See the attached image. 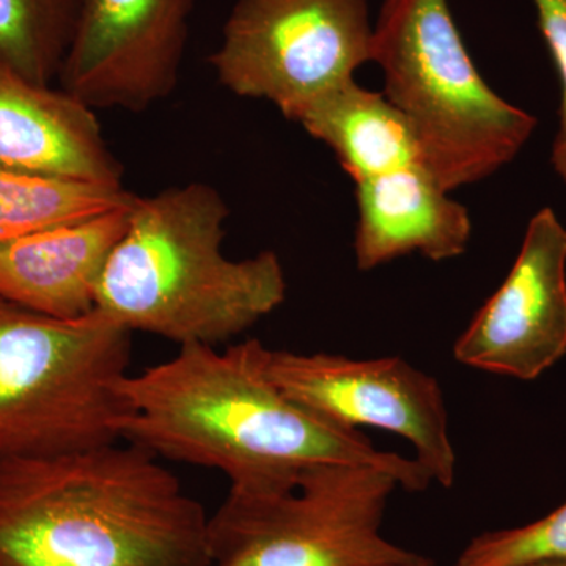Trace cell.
I'll list each match as a JSON object with an SVG mask.
<instances>
[{"label":"cell","instance_id":"9a60e30c","mask_svg":"<svg viewBox=\"0 0 566 566\" xmlns=\"http://www.w3.org/2000/svg\"><path fill=\"white\" fill-rule=\"evenodd\" d=\"M134 199L125 186L0 170V244L117 210Z\"/></svg>","mask_w":566,"mask_h":566},{"label":"cell","instance_id":"d6986e66","mask_svg":"<svg viewBox=\"0 0 566 566\" xmlns=\"http://www.w3.org/2000/svg\"><path fill=\"white\" fill-rule=\"evenodd\" d=\"M371 566H434V562L431 558L415 553L411 557L405 558V560L387 562V564Z\"/></svg>","mask_w":566,"mask_h":566},{"label":"cell","instance_id":"30bf717a","mask_svg":"<svg viewBox=\"0 0 566 566\" xmlns=\"http://www.w3.org/2000/svg\"><path fill=\"white\" fill-rule=\"evenodd\" d=\"M566 354V227L551 208L528 222L497 292L453 345L457 363L534 381Z\"/></svg>","mask_w":566,"mask_h":566},{"label":"cell","instance_id":"6da1fadb","mask_svg":"<svg viewBox=\"0 0 566 566\" xmlns=\"http://www.w3.org/2000/svg\"><path fill=\"white\" fill-rule=\"evenodd\" d=\"M268 346L248 338L223 346L185 345L170 359L122 382V441L159 460L221 472L229 491L282 490L322 464L386 469L408 493H423L430 474L376 449L360 430L324 422L294 403L266 370Z\"/></svg>","mask_w":566,"mask_h":566},{"label":"cell","instance_id":"8fae6325","mask_svg":"<svg viewBox=\"0 0 566 566\" xmlns=\"http://www.w3.org/2000/svg\"><path fill=\"white\" fill-rule=\"evenodd\" d=\"M0 170L123 186L95 109L0 69Z\"/></svg>","mask_w":566,"mask_h":566},{"label":"cell","instance_id":"9c48e42d","mask_svg":"<svg viewBox=\"0 0 566 566\" xmlns=\"http://www.w3.org/2000/svg\"><path fill=\"white\" fill-rule=\"evenodd\" d=\"M197 0H81L62 91L92 109L140 114L180 82Z\"/></svg>","mask_w":566,"mask_h":566},{"label":"cell","instance_id":"5bb4252c","mask_svg":"<svg viewBox=\"0 0 566 566\" xmlns=\"http://www.w3.org/2000/svg\"><path fill=\"white\" fill-rule=\"evenodd\" d=\"M296 123L334 151L354 182L420 164L411 126L397 107L352 80L312 103Z\"/></svg>","mask_w":566,"mask_h":566},{"label":"cell","instance_id":"ffe728a7","mask_svg":"<svg viewBox=\"0 0 566 566\" xmlns=\"http://www.w3.org/2000/svg\"><path fill=\"white\" fill-rule=\"evenodd\" d=\"M524 566H566V562H538V564H531Z\"/></svg>","mask_w":566,"mask_h":566},{"label":"cell","instance_id":"3957f363","mask_svg":"<svg viewBox=\"0 0 566 566\" xmlns=\"http://www.w3.org/2000/svg\"><path fill=\"white\" fill-rule=\"evenodd\" d=\"M229 205L193 181L136 197L128 227L99 282L96 308L129 333L178 346H222L273 314L286 297L281 259L222 251Z\"/></svg>","mask_w":566,"mask_h":566},{"label":"cell","instance_id":"7a4b0ae2","mask_svg":"<svg viewBox=\"0 0 566 566\" xmlns=\"http://www.w3.org/2000/svg\"><path fill=\"white\" fill-rule=\"evenodd\" d=\"M208 520L128 441L0 458V566H208Z\"/></svg>","mask_w":566,"mask_h":566},{"label":"cell","instance_id":"e0dca14e","mask_svg":"<svg viewBox=\"0 0 566 566\" xmlns=\"http://www.w3.org/2000/svg\"><path fill=\"white\" fill-rule=\"evenodd\" d=\"M566 562V502L526 526L483 532L452 566H524Z\"/></svg>","mask_w":566,"mask_h":566},{"label":"cell","instance_id":"5b68a950","mask_svg":"<svg viewBox=\"0 0 566 566\" xmlns=\"http://www.w3.org/2000/svg\"><path fill=\"white\" fill-rule=\"evenodd\" d=\"M132 335L98 308L59 319L0 297V458L122 441Z\"/></svg>","mask_w":566,"mask_h":566},{"label":"cell","instance_id":"8992f818","mask_svg":"<svg viewBox=\"0 0 566 566\" xmlns=\"http://www.w3.org/2000/svg\"><path fill=\"white\" fill-rule=\"evenodd\" d=\"M400 483L365 464H322L294 485L229 491L208 520V566H371L412 551L382 535Z\"/></svg>","mask_w":566,"mask_h":566},{"label":"cell","instance_id":"2e32d148","mask_svg":"<svg viewBox=\"0 0 566 566\" xmlns=\"http://www.w3.org/2000/svg\"><path fill=\"white\" fill-rule=\"evenodd\" d=\"M81 0H0V69L33 84L59 80Z\"/></svg>","mask_w":566,"mask_h":566},{"label":"cell","instance_id":"ba28073f","mask_svg":"<svg viewBox=\"0 0 566 566\" xmlns=\"http://www.w3.org/2000/svg\"><path fill=\"white\" fill-rule=\"evenodd\" d=\"M266 370L294 403L324 422L376 428L403 438L439 486L457 480V453L442 387L403 357L352 359L342 354L268 349Z\"/></svg>","mask_w":566,"mask_h":566},{"label":"cell","instance_id":"277c9868","mask_svg":"<svg viewBox=\"0 0 566 566\" xmlns=\"http://www.w3.org/2000/svg\"><path fill=\"white\" fill-rule=\"evenodd\" d=\"M371 62L415 133L420 164L447 192L497 172L535 132L534 115L475 69L447 0H385Z\"/></svg>","mask_w":566,"mask_h":566},{"label":"cell","instance_id":"ac0fdd59","mask_svg":"<svg viewBox=\"0 0 566 566\" xmlns=\"http://www.w3.org/2000/svg\"><path fill=\"white\" fill-rule=\"evenodd\" d=\"M538 17V28L560 77L562 103L558 109V132L553 144L554 170L566 186V0H532Z\"/></svg>","mask_w":566,"mask_h":566},{"label":"cell","instance_id":"52a82bcc","mask_svg":"<svg viewBox=\"0 0 566 566\" xmlns=\"http://www.w3.org/2000/svg\"><path fill=\"white\" fill-rule=\"evenodd\" d=\"M368 0H237L210 62L241 98L296 118L371 62Z\"/></svg>","mask_w":566,"mask_h":566},{"label":"cell","instance_id":"4fadbf2b","mask_svg":"<svg viewBox=\"0 0 566 566\" xmlns=\"http://www.w3.org/2000/svg\"><path fill=\"white\" fill-rule=\"evenodd\" d=\"M354 255L370 271L409 253L433 262L457 259L471 241L468 208L450 199L422 164L356 182Z\"/></svg>","mask_w":566,"mask_h":566},{"label":"cell","instance_id":"7c38bea8","mask_svg":"<svg viewBox=\"0 0 566 566\" xmlns=\"http://www.w3.org/2000/svg\"><path fill=\"white\" fill-rule=\"evenodd\" d=\"M133 203L0 244V297L52 318L91 314Z\"/></svg>","mask_w":566,"mask_h":566}]
</instances>
